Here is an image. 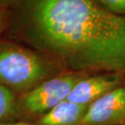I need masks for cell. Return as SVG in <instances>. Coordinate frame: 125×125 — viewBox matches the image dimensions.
I'll use <instances>...</instances> for the list:
<instances>
[{
	"label": "cell",
	"mask_w": 125,
	"mask_h": 125,
	"mask_svg": "<svg viewBox=\"0 0 125 125\" xmlns=\"http://www.w3.org/2000/svg\"><path fill=\"white\" fill-rule=\"evenodd\" d=\"M13 0H0V7H4L10 8L12 5Z\"/></svg>",
	"instance_id": "cell-10"
},
{
	"label": "cell",
	"mask_w": 125,
	"mask_h": 125,
	"mask_svg": "<svg viewBox=\"0 0 125 125\" xmlns=\"http://www.w3.org/2000/svg\"><path fill=\"white\" fill-rule=\"evenodd\" d=\"M120 78L117 74H103L81 78L72 89L67 100L78 104L89 106L117 88Z\"/></svg>",
	"instance_id": "cell-5"
},
{
	"label": "cell",
	"mask_w": 125,
	"mask_h": 125,
	"mask_svg": "<svg viewBox=\"0 0 125 125\" xmlns=\"http://www.w3.org/2000/svg\"><path fill=\"white\" fill-rule=\"evenodd\" d=\"M10 23V8L0 7V41L5 31H8Z\"/></svg>",
	"instance_id": "cell-9"
},
{
	"label": "cell",
	"mask_w": 125,
	"mask_h": 125,
	"mask_svg": "<svg viewBox=\"0 0 125 125\" xmlns=\"http://www.w3.org/2000/svg\"><path fill=\"white\" fill-rule=\"evenodd\" d=\"M1 125H29V124L24 123H7V124H2Z\"/></svg>",
	"instance_id": "cell-11"
},
{
	"label": "cell",
	"mask_w": 125,
	"mask_h": 125,
	"mask_svg": "<svg viewBox=\"0 0 125 125\" xmlns=\"http://www.w3.org/2000/svg\"><path fill=\"white\" fill-rule=\"evenodd\" d=\"M10 39L75 72H125V16L94 0H13Z\"/></svg>",
	"instance_id": "cell-1"
},
{
	"label": "cell",
	"mask_w": 125,
	"mask_h": 125,
	"mask_svg": "<svg viewBox=\"0 0 125 125\" xmlns=\"http://www.w3.org/2000/svg\"><path fill=\"white\" fill-rule=\"evenodd\" d=\"M19 115L18 98L14 91L0 84V124L12 123Z\"/></svg>",
	"instance_id": "cell-7"
},
{
	"label": "cell",
	"mask_w": 125,
	"mask_h": 125,
	"mask_svg": "<svg viewBox=\"0 0 125 125\" xmlns=\"http://www.w3.org/2000/svg\"><path fill=\"white\" fill-rule=\"evenodd\" d=\"M79 125H125V87H117L89 105Z\"/></svg>",
	"instance_id": "cell-4"
},
{
	"label": "cell",
	"mask_w": 125,
	"mask_h": 125,
	"mask_svg": "<svg viewBox=\"0 0 125 125\" xmlns=\"http://www.w3.org/2000/svg\"><path fill=\"white\" fill-rule=\"evenodd\" d=\"M88 106L65 100L41 116L38 125H79Z\"/></svg>",
	"instance_id": "cell-6"
},
{
	"label": "cell",
	"mask_w": 125,
	"mask_h": 125,
	"mask_svg": "<svg viewBox=\"0 0 125 125\" xmlns=\"http://www.w3.org/2000/svg\"><path fill=\"white\" fill-rule=\"evenodd\" d=\"M81 78L75 73L54 76L41 82L18 98L20 113L44 115L67 99L72 89Z\"/></svg>",
	"instance_id": "cell-3"
},
{
	"label": "cell",
	"mask_w": 125,
	"mask_h": 125,
	"mask_svg": "<svg viewBox=\"0 0 125 125\" xmlns=\"http://www.w3.org/2000/svg\"><path fill=\"white\" fill-rule=\"evenodd\" d=\"M57 65L36 50L11 40L0 41V84L21 94L54 77Z\"/></svg>",
	"instance_id": "cell-2"
},
{
	"label": "cell",
	"mask_w": 125,
	"mask_h": 125,
	"mask_svg": "<svg viewBox=\"0 0 125 125\" xmlns=\"http://www.w3.org/2000/svg\"><path fill=\"white\" fill-rule=\"evenodd\" d=\"M103 8L113 14L125 16V0H94Z\"/></svg>",
	"instance_id": "cell-8"
}]
</instances>
